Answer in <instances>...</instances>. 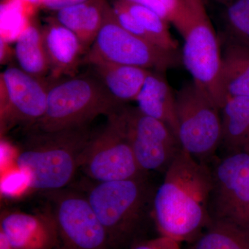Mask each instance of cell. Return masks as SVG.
<instances>
[{
	"mask_svg": "<svg viewBox=\"0 0 249 249\" xmlns=\"http://www.w3.org/2000/svg\"><path fill=\"white\" fill-rule=\"evenodd\" d=\"M125 1L152 10L170 22V16L168 11L158 0H125Z\"/></svg>",
	"mask_w": 249,
	"mask_h": 249,
	"instance_id": "cell-26",
	"label": "cell"
},
{
	"mask_svg": "<svg viewBox=\"0 0 249 249\" xmlns=\"http://www.w3.org/2000/svg\"><path fill=\"white\" fill-rule=\"evenodd\" d=\"M0 249H18L13 247L6 240V237L0 232Z\"/></svg>",
	"mask_w": 249,
	"mask_h": 249,
	"instance_id": "cell-29",
	"label": "cell"
},
{
	"mask_svg": "<svg viewBox=\"0 0 249 249\" xmlns=\"http://www.w3.org/2000/svg\"><path fill=\"white\" fill-rule=\"evenodd\" d=\"M182 37L184 66L193 81L206 90L221 109L224 103L219 89L222 51L205 8L196 13Z\"/></svg>",
	"mask_w": 249,
	"mask_h": 249,
	"instance_id": "cell-12",
	"label": "cell"
},
{
	"mask_svg": "<svg viewBox=\"0 0 249 249\" xmlns=\"http://www.w3.org/2000/svg\"><path fill=\"white\" fill-rule=\"evenodd\" d=\"M218 1H222V2L224 3H227V4H229V3H230L231 1H232V0H218Z\"/></svg>",
	"mask_w": 249,
	"mask_h": 249,
	"instance_id": "cell-31",
	"label": "cell"
},
{
	"mask_svg": "<svg viewBox=\"0 0 249 249\" xmlns=\"http://www.w3.org/2000/svg\"><path fill=\"white\" fill-rule=\"evenodd\" d=\"M87 1L89 0H41L40 6L49 11L56 12L60 10L66 9Z\"/></svg>",
	"mask_w": 249,
	"mask_h": 249,
	"instance_id": "cell-27",
	"label": "cell"
},
{
	"mask_svg": "<svg viewBox=\"0 0 249 249\" xmlns=\"http://www.w3.org/2000/svg\"><path fill=\"white\" fill-rule=\"evenodd\" d=\"M19 68L31 76L45 78L50 67L42 38V27L36 22L28 23L18 34L14 49Z\"/></svg>",
	"mask_w": 249,
	"mask_h": 249,
	"instance_id": "cell-20",
	"label": "cell"
},
{
	"mask_svg": "<svg viewBox=\"0 0 249 249\" xmlns=\"http://www.w3.org/2000/svg\"><path fill=\"white\" fill-rule=\"evenodd\" d=\"M219 89L224 103L228 98L249 96V47L230 37L222 52Z\"/></svg>",
	"mask_w": 249,
	"mask_h": 249,
	"instance_id": "cell-18",
	"label": "cell"
},
{
	"mask_svg": "<svg viewBox=\"0 0 249 249\" xmlns=\"http://www.w3.org/2000/svg\"><path fill=\"white\" fill-rule=\"evenodd\" d=\"M155 192L144 176L89 187L85 196L106 230L111 249H124L133 242L152 210Z\"/></svg>",
	"mask_w": 249,
	"mask_h": 249,
	"instance_id": "cell-3",
	"label": "cell"
},
{
	"mask_svg": "<svg viewBox=\"0 0 249 249\" xmlns=\"http://www.w3.org/2000/svg\"><path fill=\"white\" fill-rule=\"evenodd\" d=\"M227 5L230 38L249 47V0H232Z\"/></svg>",
	"mask_w": 249,
	"mask_h": 249,
	"instance_id": "cell-23",
	"label": "cell"
},
{
	"mask_svg": "<svg viewBox=\"0 0 249 249\" xmlns=\"http://www.w3.org/2000/svg\"><path fill=\"white\" fill-rule=\"evenodd\" d=\"M91 135L88 126L58 132L29 129L16 158L28 186L46 193L70 184Z\"/></svg>",
	"mask_w": 249,
	"mask_h": 249,
	"instance_id": "cell-2",
	"label": "cell"
},
{
	"mask_svg": "<svg viewBox=\"0 0 249 249\" xmlns=\"http://www.w3.org/2000/svg\"><path fill=\"white\" fill-rule=\"evenodd\" d=\"M116 112L107 116L103 129L92 134L82 155L80 168L96 182L145 176Z\"/></svg>",
	"mask_w": 249,
	"mask_h": 249,
	"instance_id": "cell-7",
	"label": "cell"
},
{
	"mask_svg": "<svg viewBox=\"0 0 249 249\" xmlns=\"http://www.w3.org/2000/svg\"><path fill=\"white\" fill-rule=\"evenodd\" d=\"M136 102L139 110L163 122L178 137L176 95L174 94L163 73L150 71Z\"/></svg>",
	"mask_w": 249,
	"mask_h": 249,
	"instance_id": "cell-15",
	"label": "cell"
},
{
	"mask_svg": "<svg viewBox=\"0 0 249 249\" xmlns=\"http://www.w3.org/2000/svg\"><path fill=\"white\" fill-rule=\"evenodd\" d=\"M124 105L111 96L97 77L71 76L51 83L45 115L29 129L58 132L85 127Z\"/></svg>",
	"mask_w": 249,
	"mask_h": 249,
	"instance_id": "cell-4",
	"label": "cell"
},
{
	"mask_svg": "<svg viewBox=\"0 0 249 249\" xmlns=\"http://www.w3.org/2000/svg\"><path fill=\"white\" fill-rule=\"evenodd\" d=\"M178 138L181 149L203 161L222 141L221 109L206 90L192 80L176 94Z\"/></svg>",
	"mask_w": 249,
	"mask_h": 249,
	"instance_id": "cell-5",
	"label": "cell"
},
{
	"mask_svg": "<svg viewBox=\"0 0 249 249\" xmlns=\"http://www.w3.org/2000/svg\"><path fill=\"white\" fill-rule=\"evenodd\" d=\"M122 1L139 24L151 36L156 45L169 52H178V42L170 34L166 19L152 10L125 0Z\"/></svg>",
	"mask_w": 249,
	"mask_h": 249,
	"instance_id": "cell-22",
	"label": "cell"
},
{
	"mask_svg": "<svg viewBox=\"0 0 249 249\" xmlns=\"http://www.w3.org/2000/svg\"><path fill=\"white\" fill-rule=\"evenodd\" d=\"M139 168L144 173L167 169L181 150L178 137L161 121L124 105L116 112Z\"/></svg>",
	"mask_w": 249,
	"mask_h": 249,
	"instance_id": "cell-9",
	"label": "cell"
},
{
	"mask_svg": "<svg viewBox=\"0 0 249 249\" xmlns=\"http://www.w3.org/2000/svg\"><path fill=\"white\" fill-rule=\"evenodd\" d=\"M14 55L15 56L14 50L13 51L10 48L7 40H6L4 37H1L0 38V62H1V65H4L9 62Z\"/></svg>",
	"mask_w": 249,
	"mask_h": 249,
	"instance_id": "cell-28",
	"label": "cell"
},
{
	"mask_svg": "<svg viewBox=\"0 0 249 249\" xmlns=\"http://www.w3.org/2000/svg\"><path fill=\"white\" fill-rule=\"evenodd\" d=\"M222 142L229 152H249V96L228 98L221 108Z\"/></svg>",
	"mask_w": 249,
	"mask_h": 249,
	"instance_id": "cell-19",
	"label": "cell"
},
{
	"mask_svg": "<svg viewBox=\"0 0 249 249\" xmlns=\"http://www.w3.org/2000/svg\"><path fill=\"white\" fill-rule=\"evenodd\" d=\"M111 6L116 20L121 27L130 34L155 45L151 36L147 34L137 19L129 12L122 0H115Z\"/></svg>",
	"mask_w": 249,
	"mask_h": 249,
	"instance_id": "cell-24",
	"label": "cell"
},
{
	"mask_svg": "<svg viewBox=\"0 0 249 249\" xmlns=\"http://www.w3.org/2000/svg\"><path fill=\"white\" fill-rule=\"evenodd\" d=\"M42 34L50 67L49 78L54 80L62 76H74L87 52L78 36L53 17L42 27Z\"/></svg>",
	"mask_w": 249,
	"mask_h": 249,
	"instance_id": "cell-14",
	"label": "cell"
},
{
	"mask_svg": "<svg viewBox=\"0 0 249 249\" xmlns=\"http://www.w3.org/2000/svg\"><path fill=\"white\" fill-rule=\"evenodd\" d=\"M131 249H181V243L165 236L160 235L152 240L137 244Z\"/></svg>",
	"mask_w": 249,
	"mask_h": 249,
	"instance_id": "cell-25",
	"label": "cell"
},
{
	"mask_svg": "<svg viewBox=\"0 0 249 249\" xmlns=\"http://www.w3.org/2000/svg\"><path fill=\"white\" fill-rule=\"evenodd\" d=\"M178 52H169L130 34L116 20L112 6L82 64L111 62L163 73L178 64Z\"/></svg>",
	"mask_w": 249,
	"mask_h": 249,
	"instance_id": "cell-6",
	"label": "cell"
},
{
	"mask_svg": "<svg viewBox=\"0 0 249 249\" xmlns=\"http://www.w3.org/2000/svg\"><path fill=\"white\" fill-rule=\"evenodd\" d=\"M110 6L107 0H89L56 11L53 18L74 33L88 52L101 30Z\"/></svg>",
	"mask_w": 249,
	"mask_h": 249,
	"instance_id": "cell-17",
	"label": "cell"
},
{
	"mask_svg": "<svg viewBox=\"0 0 249 249\" xmlns=\"http://www.w3.org/2000/svg\"><path fill=\"white\" fill-rule=\"evenodd\" d=\"M212 172V219L249 231V152H229Z\"/></svg>",
	"mask_w": 249,
	"mask_h": 249,
	"instance_id": "cell-11",
	"label": "cell"
},
{
	"mask_svg": "<svg viewBox=\"0 0 249 249\" xmlns=\"http://www.w3.org/2000/svg\"><path fill=\"white\" fill-rule=\"evenodd\" d=\"M165 172L152 201L156 226L160 235L193 242L213 222V172L182 149Z\"/></svg>",
	"mask_w": 249,
	"mask_h": 249,
	"instance_id": "cell-1",
	"label": "cell"
},
{
	"mask_svg": "<svg viewBox=\"0 0 249 249\" xmlns=\"http://www.w3.org/2000/svg\"><path fill=\"white\" fill-rule=\"evenodd\" d=\"M189 249H249V231L233 223L213 219Z\"/></svg>",
	"mask_w": 249,
	"mask_h": 249,
	"instance_id": "cell-21",
	"label": "cell"
},
{
	"mask_svg": "<svg viewBox=\"0 0 249 249\" xmlns=\"http://www.w3.org/2000/svg\"><path fill=\"white\" fill-rule=\"evenodd\" d=\"M45 193L58 229L55 249H111L106 230L85 195L65 188Z\"/></svg>",
	"mask_w": 249,
	"mask_h": 249,
	"instance_id": "cell-8",
	"label": "cell"
},
{
	"mask_svg": "<svg viewBox=\"0 0 249 249\" xmlns=\"http://www.w3.org/2000/svg\"><path fill=\"white\" fill-rule=\"evenodd\" d=\"M0 232L18 249H55L58 244L56 222L50 209L37 213L2 212Z\"/></svg>",
	"mask_w": 249,
	"mask_h": 249,
	"instance_id": "cell-13",
	"label": "cell"
},
{
	"mask_svg": "<svg viewBox=\"0 0 249 249\" xmlns=\"http://www.w3.org/2000/svg\"><path fill=\"white\" fill-rule=\"evenodd\" d=\"M96 77L116 101L124 104L137 101L151 70L111 62L91 65Z\"/></svg>",
	"mask_w": 249,
	"mask_h": 249,
	"instance_id": "cell-16",
	"label": "cell"
},
{
	"mask_svg": "<svg viewBox=\"0 0 249 249\" xmlns=\"http://www.w3.org/2000/svg\"><path fill=\"white\" fill-rule=\"evenodd\" d=\"M20 1L26 3V4H30L31 6H35V7L37 6H40L41 0H20Z\"/></svg>",
	"mask_w": 249,
	"mask_h": 249,
	"instance_id": "cell-30",
	"label": "cell"
},
{
	"mask_svg": "<svg viewBox=\"0 0 249 249\" xmlns=\"http://www.w3.org/2000/svg\"><path fill=\"white\" fill-rule=\"evenodd\" d=\"M48 80L31 76L19 67H8L0 74V121L2 133L16 124L31 127L45 115Z\"/></svg>",
	"mask_w": 249,
	"mask_h": 249,
	"instance_id": "cell-10",
	"label": "cell"
}]
</instances>
